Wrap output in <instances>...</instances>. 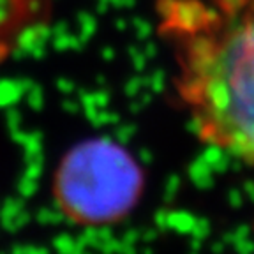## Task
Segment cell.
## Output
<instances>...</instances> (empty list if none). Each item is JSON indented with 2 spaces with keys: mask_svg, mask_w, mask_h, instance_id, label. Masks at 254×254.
I'll list each match as a JSON object with an SVG mask.
<instances>
[{
  "mask_svg": "<svg viewBox=\"0 0 254 254\" xmlns=\"http://www.w3.org/2000/svg\"><path fill=\"white\" fill-rule=\"evenodd\" d=\"M171 87L201 143L254 168V0H157Z\"/></svg>",
  "mask_w": 254,
  "mask_h": 254,
  "instance_id": "cell-1",
  "label": "cell"
},
{
  "mask_svg": "<svg viewBox=\"0 0 254 254\" xmlns=\"http://www.w3.org/2000/svg\"><path fill=\"white\" fill-rule=\"evenodd\" d=\"M145 171L115 139L90 138L60 157L52 177V198L62 217L79 228L124 221L138 206Z\"/></svg>",
  "mask_w": 254,
  "mask_h": 254,
  "instance_id": "cell-2",
  "label": "cell"
}]
</instances>
